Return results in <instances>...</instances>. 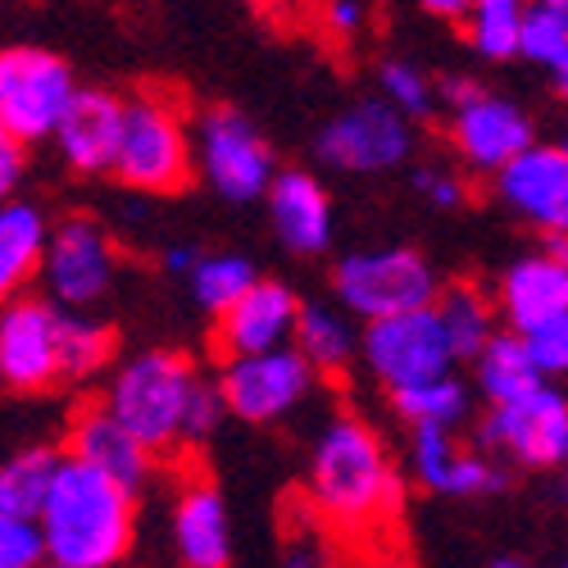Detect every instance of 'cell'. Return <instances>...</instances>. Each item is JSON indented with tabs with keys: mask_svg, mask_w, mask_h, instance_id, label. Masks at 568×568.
I'll return each instance as SVG.
<instances>
[{
	"mask_svg": "<svg viewBox=\"0 0 568 568\" xmlns=\"http://www.w3.org/2000/svg\"><path fill=\"white\" fill-rule=\"evenodd\" d=\"M45 564L114 568L136 546V491L73 455H60L55 478L37 509Z\"/></svg>",
	"mask_w": 568,
	"mask_h": 568,
	"instance_id": "6da1fadb",
	"label": "cell"
},
{
	"mask_svg": "<svg viewBox=\"0 0 568 568\" xmlns=\"http://www.w3.org/2000/svg\"><path fill=\"white\" fill-rule=\"evenodd\" d=\"M310 491L318 514L342 537H364L387 528L400 509L396 468L383 442L359 418H337L323 428L310 459Z\"/></svg>",
	"mask_w": 568,
	"mask_h": 568,
	"instance_id": "7a4b0ae2",
	"label": "cell"
},
{
	"mask_svg": "<svg viewBox=\"0 0 568 568\" xmlns=\"http://www.w3.org/2000/svg\"><path fill=\"white\" fill-rule=\"evenodd\" d=\"M196 377L201 373L192 359H182L173 351H141L114 368L101 405L151 455H164L182 446V409L196 387Z\"/></svg>",
	"mask_w": 568,
	"mask_h": 568,
	"instance_id": "3957f363",
	"label": "cell"
},
{
	"mask_svg": "<svg viewBox=\"0 0 568 568\" xmlns=\"http://www.w3.org/2000/svg\"><path fill=\"white\" fill-rule=\"evenodd\" d=\"M110 173L146 196H173L192 186L196 160H192V132L182 114L164 97H132L123 101V128Z\"/></svg>",
	"mask_w": 568,
	"mask_h": 568,
	"instance_id": "277c9868",
	"label": "cell"
},
{
	"mask_svg": "<svg viewBox=\"0 0 568 568\" xmlns=\"http://www.w3.org/2000/svg\"><path fill=\"white\" fill-rule=\"evenodd\" d=\"M78 78L69 60L45 45H0V128L23 146L51 141L60 114L69 110Z\"/></svg>",
	"mask_w": 568,
	"mask_h": 568,
	"instance_id": "5b68a950",
	"label": "cell"
},
{
	"mask_svg": "<svg viewBox=\"0 0 568 568\" xmlns=\"http://www.w3.org/2000/svg\"><path fill=\"white\" fill-rule=\"evenodd\" d=\"M37 277L60 310H97L119 282V246L97 219L69 214L45 232Z\"/></svg>",
	"mask_w": 568,
	"mask_h": 568,
	"instance_id": "8992f818",
	"label": "cell"
},
{
	"mask_svg": "<svg viewBox=\"0 0 568 568\" xmlns=\"http://www.w3.org/2000/svg\"><path fill=\"white\" fill-rule=\"evenodd\" d=\"M0 387L14 396H45L60 387V305L45 296H14L0 305Z\"/></svg>",
	"mask_w": 568,
	"mask_h": 568,
	"instance_id": "52a82bcc",
	"label": "cell"
},
{
	"mask_svg": "<svg viewBox=\"0 0 568 568\" xmlns=\"http://www.w3.org/2000/svg\"><path fill=\"white\" fill-rule=\"evenodd\" d=\"M359 346H364L368 368L383 377L387 387L423 383V377L450 373V364H455V351H450L437 305H414L400 314L368 318Z\"/></svg>",
	"mask_w": 568,
	"mask_h": 568,
	"instance_id": "ba28073f",
	"label": "cell"
},
{
	"mask_svg": "<svg viewBox=\"0 0 568 568\" xmlns=\"http://www.w3.org/2000/svg\"><path fill=\"white\" fill-rule=\"evenodd\" d=\"M337 296L359 318H383L437 301V273L418 251H359L333 273Z\"/></svg>",
	"mask_w": 568,
	"mask_h": 568,
	"instance_id": "9c48e42d",
	"label": "cell"
},
{
	"mask_svg": "<svg viewBox=\"0 0 568 568\" xmlns=\"http://www.w3.org/2000/svg\"><path fill=\"white\" fill-rule=\"evenodd\" d=\"M310 387H314V364L292 342L255 355H227L219 373L223 405L242 423H273L292 414L310 396Z\"/></svg>",
	"mask_w": 568,
	"mask_h": 568,
	"instance_id": "30bf717a",
	"label": "cell"
},
{
	"mask_svg": "<svg viewBox=\"0 0 568 568\" xmlns=\"http://www.w3.org/2000/svg\"><path fill=\"white\" fill-rule=\"evenodd\" d=\"M483 446L509 450L518 464L555 468L568 459V396L555 387H537L509 405H491V418L478 433Z\"/></svg>",
	"mask_w": 568,
	"mask_h": 568,
	"instance_id": "8fae6325",
	"label": "cell"
},
{
	"mask_svg": "<svg viewBox=\"0 0 568 568\" xmlns=\"http://www.w3.org/2000/svg\"><path fill=\"white\" fill-rule=\"evenodd\" d=\"M196 146L205 178L227 201H255L273 178V151L268 141L236 114V110H210L196 128Z\"/></svg>",
	"mask_w": 568,
	"mask_h": 568,
	"instance_id": "7c38bea8",
	"label": "cell"
},
{
	"mask_svg": "<svg viewBox=\"0 0 568 568\" xmlns=\"http://www.w3.org/2000/svg\"><path fill=\"white\" fill-rule=\"evenodd\" d=\"M414 151V136L400 110H387L383 101H364L351 114L333 119L318 136L323 164L346 173H383L396 169Z\"/></svg>",
	"mask_w": 568,
	"mask_h": 568,
	"instance_id": "4fadbf2b",
	"label": "cell"
},
{
	"mask_svg": "<svg viewBox=\"0 0 568 568\" xmlns=\"http://www.w3.org/2000/svg\"><path fill=\"white\" fill-rule=\"evenodd\" d=\"M500 196L550 236H568V155L564 146H524L496 169Z\"/></svg>",
	"mask_w": 568,
	"mask_h": 568,
	"instance_id": "5bb4252c",
	"label": "cell"
},
{
	"mask_svg": "<svg viewBox=\"0 0 568 568\" xmlns=\"http://www.w3.org/2000/svg\"><path fill=\"white\" fill-rule=\"evenodd\" d=\"M119 128H123V101L114 91L101 87H78L69 110L60 114L51 141L60 160L78 173V178H101L114 164L119 151Z\"/></svg>",
	"mask_w": 568,
	"mask_h": 568,
	"instance_id": "9a60e30c",
	"label": "cell"
},
{
	"mask_svg": "<svg viewBox=\"0 0 568 568\" xmlns=\"http://www.w3.org/2000/svg\"><path fill=\"white\" fill-rule=\"evenodd\" d=\"M450 141L468 169L478 173H496L500 164H509L524 146H532V123L528 114L509 105V101H496L487 91H478L473 101L455 105V119H450Z\"/></svg>",
	"mask_w": 568,
	"mask_h": 568,
	"instance_id": "2e32d148",
	"label": "cell"
},
{
	"mask_svg": "<svg viewBox=\"0 0 568 568\" xmlns=\"http://www.w3.org/2000/svg\"><path fill=\"white\" fill-rule=\"evenodd\" d=\"M296 310H301V301L282 287V282L255 277L227 310H219V337L214 342H219L223 359L287 346L292 327H296Z\"/></svg>",
	"mask_w": 568,
	"mask_h": 568,
	"instance_id": "e0dca14e",
	"label": "cell"
},
{
	"mask_svg": "<svg viewBox=\"0 0 568 568\" xmlns=\"http://www.w3.org/2000/svg\"><path fill=\"white\" fill-rule=\"evenodd\" d=\"M64 455L110 473L114 483H123L136 496H141V487L151 483V464H155V455L141 446L105 405H82L73 414L69 433H64Z\"/></svg>",
	"mask_w": 568,
	"mask_h": 568,
	"instance_id": "ac0fdd59",
	"label": "cell"
},
{
	"mask_svg": "<svg viewBox=\"0 0 568 568\" xmlns=\"http://www.w3.org/2000/svg\"><path fill=\"white\" fill-rule=\"evenodd\" d=\"M268 219L277 242L296 251V255H318L327 242H333V205H327L323 186L310 173H273L268 186Z\"/></svg>",
	"mask_w": 568,
	"mask_h": 568,
	"instance_id": "d6986e66",
	"label": "cell"
},
{
	"mask_svg": "<svg viewBox=\"0 0 568 568\" xmlns=\"http://www.w3.org/2000/svg\"><path fill=\"white\" fill-rule=\"evenodd\" d=\"M173 550L192 568H223L232 564V524L227 505L210 483L182 487L173 505Z\"/></svg>",
	"mask_w": 568,
	"mask_h": 568,
	"instance_id": "ffe728a7",
	"label": "cell"
},
{
	"mask_svg": "<svg viewBox=\"0 0 568 568\" xmlns=\"http://www.w3.org/2000/svg\"><path fill=\"white\" fill-rule=\"evenodd\" d=\"M414 473L423 487L442 496H478L500 487V468H491L483 455L459 450L450 428L437 423H414Z\"/></svg>",
	"mask_w": 568,
	"mask_h": 568,
	"instance_id": "44dd1931",
	"label": "cell"
},
{
	"mask_svg": "<svg viewBox=\"0 0 568 568\" xmlns=\"http://www.w3.org/2000/svg\"><path fill=\"white\" fill-rule=\"evenodd\" d=\"M45 232H51V219L41 214V205L23 196L0 201V305L32 292L41 273Z\"/></svg>",
	"mask_w": 568,
	"mask_h": 568,
	"instance_id": "7402d4cb",
	"label": "cell"
},
{
	"mask_svg": "<svg viewBox=\"0 0 568 568\" xmlns=\"http://www.w3.org/2000/svg\"><path fill=\"white\" fill-rule=\"evenodd\" d=\"M500 310L514 333L546 323L550 314L568 310V264L559 255H537L514 264L500 282Z\"/></svg>",
	"mask_w": 568,
	"mask_h": 568,
	"instance_id": "603a6c76",
	"label": "cell"
},
{
	"mask_svg": "<svg viewBox=\"0 0 568 568\" xmlns=\"http://www.w3.org/2000/svg\"><path fill=\"white\" fill-rule=\"evenodd\" d=\"M119 337L91 310H60V387H78L101 377L114 364Z\"/></svg>",
	"mask_w": 568,
	"mask_h": 568,
	"instance_id": "cb8c5ba5",
	"label": "cell"
},
{
	"mask_svg": "<svg viewBox=\"0 0 568 568\" xmlns=\"http://www.w3.org/2000/svg\"><path fill=\"white\" fill-rule=\"evenodd\" d=\"M473 359H478V387L491 405H509V400L528 396L546 383L541 368L528 355V346H524V333H491L487 346Z\"/></svg>",
	"mask_w": 568,
	"mask_h": 568,
	"instance_id": "d4e9b609",
	"label": "cell"
},
{
	"mask_svg": "<svg viewBox=\"0 0 568 568\" xmlns=\"http://www.w3.org/2000/svg\"><path fill=\"white\" fill-rule=\"evenodd\" d=\"M292 342L314 364V373H342L351 364V355H355V327L333 305H301Z\"/></svg>",
	"mask_w": 568,
	"mask_h": 568,
	"instance_id": "484cf974",
	"label": "cell"
},
{
	"mask_svg": "<svg viewBox=\"0 0 568 568\" xmlns=\"http://www.w3.org/2000/svg\"><path fill=\"white\" fill-rule=\"evenodd\" d=\"M60 450L55 446H23L0 464V514H32L45 500V487L55 478Z\"/></svg>",
	"mask_w": 568,
	"mask_h": 568,
	"instance_id": "4316f807",
	"label": "cell"
},
{
	"mask_svg": "<svg viewBox=\"0 0 568 568\" xmlns=\"http://www.w3.org/2000/svg\"><path fill=\"white\" fill-rule=\"evenodd\" d=\"M392 405L405 423L455 428V423L468 414V392L450 373H437V377H423V383H409V387H392Z\"/></svg>",
	"mask_w": 568,
	"mask_h": 568,
	"instance_id": "83f0119b",
	"label": "cell"
},
{
	"mask_svg": "<svg viewBox=\"0 0 568 568\" xmlns=\"http://www.w3.org/2000/svg\"><path fill=\"white\" fill-rule=\"evenodd\" d=\"M524 0H468V41L487 60H514L518 55V28H524Z\"/></svg>",
	"mask_w": 568,
	"mask_h": 568,
	"instance_id": "f1b7e54d",
	"label": "cell"
},
{
	"mask_svg": "<svg viewBox=\"0 0 568 568\" xmlns=\"http://www.w3.org/2000/svg\"><path fill=\"white\" fill-rule=\"evenodd\" d=\"M518 55L546 64L550 78H555V91H559V97H568V23L555 10H546L541 0L524 10V28H518Z\"/></svg>",
	"mask_w": 568,
	"mask_h": 568,
	"instance_id": "f546056e",
	"label": "cell"
},
{
	"mask_svg": "<svg viewBox=\"0 0 568 568\" xmlns=\"http://www.w3.org/2000/svg\"><path fill=\"white\" fill-rule=\"evenodd\" d=\"M182 277L192 282L196 305L210 310V314H219V310H227L236 296H242L260 273H255L251 260H242V255H196V264L186 268Z\"/></svg>",
	"mask_w": 568,
	"mask_h": 568,
	"instance_id": "4dcf8cb0",
	"label": "cell"
},
{
	"mask_svg": "<svg viewBox=\"0 0 568 568\" xmlns=\"http://www.w3.org/2000/svg\"><path fill=\"white\" fill-rule=\"evenodd\" d=\"M437 314H442V327H446V337H450L455 359H473V355L487 346V337L496 333V327H491V305L478 292H473V287H450L442 296Z\"/></svg>",
	"mask_w": 568,
	"mask_h": 568,
	"instance_id": "1f68e13d",
	"label": "cell"
},
{
	"mask_svg": "<svg viewBox=\"0 0 568 568\" xmlns=\"http://www.w3.org/2000/svg\"><path fill=\"white\" fill-rule=\"evenodd\" d=\"M45 564L41 528L32 514H0V568H37Z\"/></svg>",
	"mask_w": 568,
	"mask_h": 568,
	"instance_id": "d6a6232c",
	"label": "cell"
},
{
	"mask_svg": "<svg viewBox=\"0 0 568 568\" xmlns=\"http://www.w3.org/2000/svg\"><path fill=\"white\" fill-rule=\"evenodd\" d=\"M223 414H227V405H223L219 383H210V377H196V387H192V396H186V409H182V442L186 446L210 442L219 433Z\"/></svg>",
	"mask_w": 568,
	"mask_h": 568,
	"instance_id": "836d02e7",
	"label": "cell"
},
{
	"mask_svg": "<svg viewBox=\"0 0 568 568\" xmlns=\"http://www.w3.org/2000/svg\"><path fill=\"white\" fill-rule=\"evenodd\" d=\"M383 91L405 119H428L433 114V87L414 64H400V60L383 64Z\"/></svg>",
	"mask_w": 568,
	"mask_h": 568,
	"instance_id": "e575fe53",
	"label": "cell"
},
{
	"mask_svg": "<svg viewBox=\"0 0 568 568\" xmlns=\"http://www.w3.org/2000/svg\"><path fill=\"white\" fill-rule=\"evenodd\" d=\"M524 346H528L532 364L541 368V377L568 373V310H559V314H550L546 323L528 327V333H524Z\"/></svg>",
	"mask_w": 568,
	"mask_h": 568,
	"instance_id": "d590c367",
	"label": "cell"
},
{
	"mask_svg": "<svg viewBox=\"0 0 568 568\" xmlns=\"http://www.w3.org/2000/svg\"><path fill=\"white\" fill-rule=\"evenodd\" d=\"M28 178V146L19 136H10L6 128H0V201L19 196V186Z\"/></svg>",
	"mask_w": 568,
	"mask_h": 568,
	"instance_id": "8d00e7d4",
	"label": "cell"
},
{
	"mask_svg": "<svg viewBox=\"0 0 568 568\" xmlns=\"http://www.w3.org/2000/svg\"><path fill=\"white\" fill-rule=\"evenodd\" d=\"M414 186H418V192H428V201H433L437 210H455V205L464 201V186H459V178H450V173H418Z\"/></svg>",
	"mask_w": 568,
	"mask_h": 568,
	"instance_id": "74e56055",
	"label": "cell"
},
{
	"mask_svg": "<svg viewBox=\"0 0 568 568\" xmlns=\"http://www.w3.org/2000/svg\"><path fill=\"white\" fill-rule=\"evenodd\" d=\"M359 23H364V6H359V0H327V28H333V32L351 37Z\"/></svg>",
	"mask_w": 568,
	"mask_h": 568,
	"instance_id": "f35d334b",
	"label": "cell"
},
{
	"mask_svg": "<svg viewBox=\"0 0 568 568\" xmlns=\"http://www.w3.org/2000/svg\"><path fill=\"white\" fill-rule=\"evenodd\" d=\"M478 91H483V87H473V82H464V78H446V82H442V97L450 101V110L464 105V101H473Z\"/></svg>",
	"mask_w": 568,
	"mask_h": 568,
	"instance_id": "ab89813d",
	"label": "cell"
},
{
	"mask_svg": "<svg viewBox=\"0 0 568 568\" xmlns=\"http://www.w3.org/2000/svg\"><path fill=\"white\" fill-rule=\"evenodd\" d=\"M428 14H437V19H464V10H468V0H418Z\"/></svg>",
	"mask_w": 568,
	"mask_h": 568,
	"instance_id": "60d3db41",
	"label": "cell"
},
{
	"mask_svg": "<svg viewBox=\"0 0 568 568\" xmlns=\"http://www.w3.org/2000/svg\"><path fill=\"white\" fill-rule=\"evenodd\" d=\"M196 255H201L196 246H173V251L164 255V264H169V273H186V268L196 264Z\"/></svg>",
	"mask_w": 568,
	"mask_h": 568,
	"instance_id": "b9f144b4",
	"label": "cell"
},
{
	"mask_svg": "<svg viewBox=\"0 0 568 568\" xmlns=\"http://www.w3.org/2000/svg\"><path fill=\"white\" fill-rule=\"evenodd\" d=\"M550 251H555V255L568 264V236H550Z\"/></svg>",
	"mask_w": 568,
	"mask_h": 568,
	"instance_id": "7bdbcfd3",
	"label": "cell"
},
{
	"mask_svg": "<svg viewBox=\"0 0 568 568\" xmlns=\"http://www.w3.org/2000/svg\"><path fill=\"white\" fill-rule=\"evenodd\" d=\"M541 6H546V10H555V14L568 23V0H541Z\"/></svg>",
	"mask_w": 568,
	"mask_h": 568,
	"instance_id": "ee69618b",
	"label": "cell"
},
{
	"mask_svg": "<svg viewBox=\"0 0 568 568\" xmlns=\"http://www.w3.org/2000/svg\"><path fill=\"white\" fill-rule=\"evenodd\" d=\"M564 155H568V146H564Z\"/></svg>",
	"mask_w": 568,
	"mask_h": 568,
	"instance_id": "f6af8a7d",
	"label": "cell"
}]
</instances>
